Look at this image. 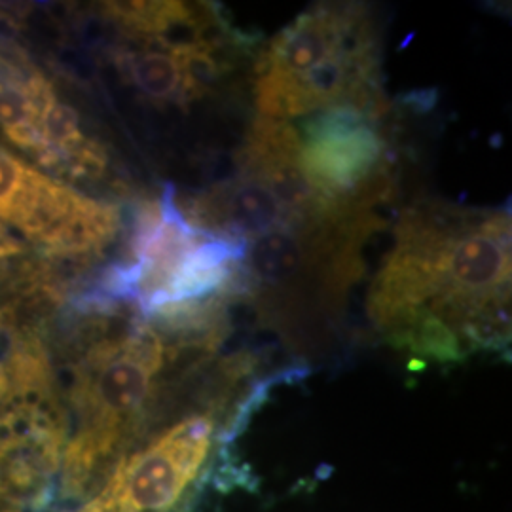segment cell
Instances as JSON below:
<instances>
[{"label":"cell","mask_w":512,"mask_h":512,"mask_svg":"<svg viewBox=\"0 0 512 512\" xmlns=\"http://www.w3.org/2000/svg\"><path fill=\"white\" fill-rule=\"evenodd\" d=\"M0 222L59 258H92L120 232V213L0 147Z\"/></svg>","instance_id":"5"},{"label":"cell","mask_w":512,"mask_h":512,"mask_svg":"<svg viewBox=\"0 0 512 512\" xmlns=\"http://www.w3.org/2000/svg\"><path fill=\"white\" fill-rule=\"evenodd\" d=\"M177 349L143 321L99 323L73 355L61 389L67 440L57 476L65 499L82 503L145 435L167 361Z\"/></svg>","instance_id":"2"},{"label":"cell","mask_w":512,"mask_h":512,"mask_svg":"<svg viewBox=\"0 0 512 512\" xmlns=\"http://www.w3.org/2000/svg\"><path fill=\"white\" fill-rule=\"evenodd\" d=\"M0 512H21L19 509H12V507H2L0 505Z\"/></svg>","instance_id":"9"},{"label":"cell","mask_w":512,"mask_h":512,"mask_svg":"<svg viewBox=\"0 0 512 512\" xmlns=\"http://www.w3.org/2000/svg\"><path fill=\"white\" fill-rule=\"evenodd\" d=\"M0 129L57 177H99L107 154L80 126L52 84L27 61L0 50Z\"/></svg>","instance_id":"6"},{"label":"cell","mask_w":512,"mask_h":512,"mask_svg":"<svg viewBox=\"0 0 512 512\" xmlns=\"http://www.w3.org/2000/svg\"><path fill=\"white\" fill-rule=\"evenodd\" d=\"M141 46L122 48L114 65L126 84L158 107H184L202 99L222 69L217 40L205 37L171 38L129 35Z\"/></svg>","instance_id":"7"},{"label":"cell","mask_w":512,"mask_h":512,"mask_svg":"<svg viewBox=\"0 0 512 512\" xmlns=\"http://www.w3.org/2000/svg\"><path fill=\"white\" fill-rule=\"evenodd\" d=\"M511 217L414 205L368 289V317L418 359L461 361L511 340Z\"/></svg>","instance_id":"1"},{"label":"cell","mask_w":512,"mask_h":512,"mask_svg":"<svg viewBox=\"0 0 512 512\" xmlns=\"http://www.w3.org/2000/svg\"><path fill=\"white\" fill-rule=\"evenodd\" d=\"M384 110L338 107L308 116L296 129V169L330 219L365 217L387 192Z\"/></svg>","instance_id":"4"},{"label":"cell","mask_w":512,"mask_h":512,"mask_svg":"<svg viewBox=\"0 0 512 512\" xmlns=\"http://www.w3.org/2000/svg\"><path fill=\"white\" fill-rule=\"evenodd\" d=\"M23 251H25L23 241L0 222V283L8 277L16 258L23 255ZM2 319H4V313L0 308V323H2Z\"/></svg>","instance_id":"8"},{"label":"cell","mask_w":512,"mask_h":512,"mask_svg":"<svg viewBox=\"0 0 512 512\" xmlns=\"http://www.w3.org/2000/svg\"><path fill=\"white\" fill-rule=\"evenodd\" d=\"M258 116L291 122L338 107L384 110L365 8L317 4L275 35L255 65Z\"/></svg>","instance_id":"3"}]
</instances>
